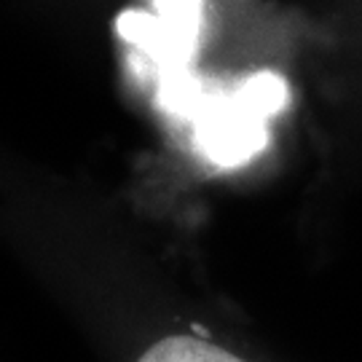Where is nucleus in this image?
Masks as SVG:
<instances>
[{
    "label": "nucleus",
    "mask_w": 362,
    "mask_h": 362,
    "mask_svg": "<svg viewBox=\"0 0 362 362\" xmlns=\"http://www.w3.org/2000/svg\"><path fill=\"white\" fill-rule=\"evenodd\" d=\"M290 100L285 78L260 70L236 86H223L207 113L191 127L196 153L220 169H233L269 143V118L276 116Z\"/></svg>",
    "instance_id": "f257e3e1"
},
{
    "label": "nucleus",
    "mask_w": 362,
    "mask_h": 362,
    "mask_svg": "<svg viewBox=\"0 0 362 362\" xmlns=\"http://www.w3.org/2000/svg\"><path fill=\"white\" fill-rule=\"evenodd\" d=\"M140 362H245L202 338L172 336L145 351Z\"/></svg>",
    "instance_id": "f03ea898"
}]
</instances>
